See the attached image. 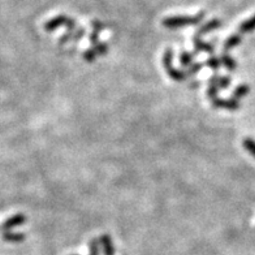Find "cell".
I'll return each instance as SVG.
<instances>
[{
    "mask_svg": "<svg viewBox=\"0 0 255 255\" xmlns=\"http://www.w3.org/2000/svg\"><path fill=\"white\" fill-rule=\"evenodd\" d=\"M205 12H199L195 16H173L167 17L163 20V26L167 29H180V27H188L193 25H199L201 21L205 18Z\"/></svg>",
    "mask_w": 255,
    "mask_h": 255,
    "instance_id": "6da1fadb",
    "label": "cell"
},
{
    "mask_svg": "<svg viewBox=\"0 0 255 255\" xmlns=\"http://www.w3.org/2000/svg\"><path fill=\"white\" fill-rule=\"evenodd\" d=\"M163 65H164V69L167 72V74L173 81H177V82H182L188 78V74L185 73L184 71H180V69H176L173 67V51L172 48H167L163 55Z\"/></svg>",
    "mask_w": 255,
    "mask_h": 255,
    "instance_id": "7a4b0ae2",
    "label": "cell"
},
{
    "mask_svg": "<svg viewBox=\"0 0 255 255\" xmlns=\"http://www.w3.org/2000/svg\"><path fill=\"white\" fill-rule=\"evenodd\" d=\"M61 26H65L69 31H73L74 27H76V22H74V20L69 18V17L60 14V16H56L54 18H51L50 21H47L44 24L43 29L46 31H54Z\"/></svg>",
    "mask_w": 255,
    "mask_h": 255,
    "instance_id": "3957f363",
    "label": "cell"
},
{
    "mask_svg": "<svg viewBox=\"0 0 255 255\" xmlns=\"http://www.w3.org/2000/svg\"><path fill=\"white\" fill-rule=\"evenodd\" d=\"M212 106H215L216 108H224V110H228V111H236L240 108L239 101H235V99H223V98H214L211 99Z\"/></svg>",
    "mask_w": 255,
    "mask_h": 255,
    "instance_id": "277c9868",
    "label": "cell"
},
{
    "mask_svg": "<svg viewBox=\"0 0 255 255\" xmlns=\"http://www.w3.org/2000/svg\"><path fill=\"white\" fill-rule=\"evenodd\" d=\"M220 26H222V21L218 20V18H214V20L208 21V22H206V24L201 25V26L198 27V30L195 31L194 37L202 38L205 34L211 33V31L216 30V29H219Z\"/></svg>",
    "mask_w": 255,
    "mask_h": 255,
    "instance_id": "5b68a950",
    "label": "cell"
},
{
    "mask_svg": "<svg viewBox=\"0 0 255 255\" xmlns=\"http://www.w3.org/2000/svg\"><path fill=\"white\" fill-rule=\"evenodd\" d=\"M27 220L26 216L24 214H17V215L10 216L9 219H7L5 222H3L1 227H3L4 231H10V229L16 228V227H20V225L24 224Z\"/></svg>",
    "mask_w": 255,
    "mask_h": 255,
    "instance_id": "8992f818",
    "label": "cell"
},
{
    "mask_svg": "<svg viewBox=\"0 0 255 255\" xmlns=\"http://www.w3.org/2000/svg\"><path fill=\"white\" fill-rule=\"evenodd\" d=\"M193 43H194L195 47V54H198V52H208V54H214L215 52V46L214 43H207V42H203L201 38L194 37L193 38Z\"/></svg>",
    "mask_w": 255,
    "mask_h": 255,
    "instance_id": "52a82bcc",
    "label": "cell"
},
{
    "mask_svg": "<svg viewBox=\"0 0 255 255\" xmlns=\"http://www.w3.org/2000/svg\"><path fill=\"white\" fill-rule=\"evenodd\" d=\"M99 242H101V246L103 249L104 255H115V248L114 244H112V239L110 235H102L99 237Z\"/></svg>",
    "mask_w": 255,
    "mask_h": 255,
    "instance_id": "ba28073f",
    "label": "cell"
},
{
    "mask_svg": "<svg viewBox=\"0 0 255 255\" xmlns=\"http://www.w3.org/2000/svg\"><path fill=\"white\" fill-rule=\"evenodd\" d=\"M242 40V37L241 34H232L231 37L227 38V40L224 42V46H223V51L224 52H227V51L232 50V48L237 47L240 43H241Z\"/></svg>",
    "mask_w": 255,
    "mask_h": 255,
    "instance_id": "9c48e42d",
    "label": "cell"
},
{
    "mask_svg": "<svg viewBox=\"0 0 255 255\" xmlns=\"http://www.w3.org/2000/svg\"><path fill=\"white\" fill-rule=\"evenodd\" d=\"M26 239V236L21 232H12V231H5L3 233V240L8 242H21Z\"/></svg>",
    "mask_w": 255,
    "mask_h": 255,
    "instance_id": "30bf717a",
    "label": "cell"
},
{
    "mask_svg": "<svg viewBox=\"0 0 255 255\" xmlns=\"http://www.w3.org/2000/svg\"><path fill=\"white\" fill-rule=\"evenodd\" d=\"M249 91H250V88H249V85H246V84L239 85V86H237V88H236L235 90L232 91L231 98H232V99H235V101H240L241 98L246 97V95L249 94Z\"/></svg>",
    "mask_w": 255,
    "mask_h": 255,
    "instance_id": "8fae6325",
    "label": "cell"
},
{
    "mask_svg": "<svg viewBox=\"0 0 255 255\" xmlns=\"http://www.w3.org/2000/svg\"><path fill=\"white\" fill-rule=\"evenodd\" d=\"M220 60H222L223 65H224V67L227 68L229 72L236 71V68H237V63H236V60L231 56V55H228L227 52H222V55H220Z\"/></svg>",
    "mask_w": 255,
    "mask_h": 255,
    "instance_id": "7c38bea8",
    "label": "cell"
},
{
    "mask_svg": "<svg viewBox=\"0 0 255 255\" xmlns=\"http://www.w3.org/2000/svg\"><path fill=\"white\" fill-rule=\"evenodd\" d=\"M253 30H255V14L253 17H250L249 20L244 21L239 26V34H246Z\"/></svg>",
    "mask_w": 255,
    "mask_h": 255,
    "instance_id": "4fadbf2b",
    "label": "cell"
},
{
    "mask_svg": "<svg viewBox=\"0 0 255 255\" xmlns=\"http://www.w3.org/2000/svg\"><path fill=\"white\" fill-rule=\"evenodd\" d=\"M195 52H188V51H182L181 54H180V57H178V60H180V64H181L182 67L189 68L193 64V60H194Z\"/></svg>",
    "mask_w": 255,
    "mask_h": 255,
    "instance_id": "5bb4252c",
    "label": "cell"
},
{
    "mask_svg": "<svg viewBox=\"0 0 255 255\" xmlns=\"http://www.w3.org/2000/svg\"><path fill=\"white\" fill-rule=\"evenodd\" d=\"M220 64H222V60H220V57H216V56H210L207 59V61L205 63V65H207L210 69L212 71H218L219 68H220Z\"/></svg>",
    "mask_w": 255,
    "mask_h": 255,
    "instance_id": "9a60e30c",
    "label": "cell"
},
{
    "mask_svg": "<svg viewBox=\"0 0 255 255\" xmlns=\"http://www.w3.org/2000/svg\"><path fill=\"white\" fill-rule=\"evenodd\" d=\"M242 146L246 148V151L255 158V141L252 138H245L242 142Z\"/></svg>",
    "mask_w": 255,
    "mask_h": 255,
    "instance_id": "2e32d148",
    "label": "cell"
},
{
    "mask_svg": "<svg viewBox=\"0 0 255 255\" xmlns=\"http://www.w3.org/2000/svg\"><path fill=\"white\" fill-rule=\"evenodd\" d=\"M90 255H101V242L98 239H93L89 244Z\"/></svg>",
    "mask_w": 255,
    "mask_h": 255,
    "instance_id": "e0dca14e",
    "label": "cell"
},
{
    "mask_svg": "<svg viewBox=\"0 0 255 255\" xmlns=\"http://www.w3.org/2000/svg\"><path fill=\"white\" fill-rule=\"evenodd\" d=\"M205 67V64L202 63H193L190 65V67L188 68V71L185 72V73L188 74V77H190V76H194V74L198 73L199 71H201L202 68Z\"/></svg>",
    "mask_w": 255,
    "mask_h": 255,
    "instance_id": "ac0fdd59",
    "label": "cell"
},
{
    "mask_svg": "<svg viewBox=\"0 0 255 255\" xmlns=\"http://www.w3.org/2000/svg\"><path fill=\"white\" fill-rule=\"evenodd\" d=\"M97 56H98V54H97V52H95L94 48H89V50H86L84 52V54H82V57H84V60L88 61V63H93V61H94L95 59H97Z\"/></svg>",
    "mask_w": 255,
    "mask_h": 255,
    "instance_id": "d6986e66",
    "label": "cell"
},
{
    "mask_svg": "<svg viewBox=\"0 0 255 255\" xmlns=\"http://www.w3.org/2000/svg\"><path fill=\"white\" fill-rule=\"evenodd\" d=\"M229 84H231V77H228V76H220V80H219L218 84L219 90H227Z\"/></svg>",
    "mask_w": 255,
    "mask_h": 255,
    "instance_id": "ffe728a7",
    "label": "cell"
},
{
    "mask_svg": "<svg viewBox=\"0 0 255 255\" xmlns=\"http://www.w3.org/2000/svg\"><path fill=\"white\" fill-rule=\"evenodd\" d=\"M93 48H94L98 55H104L108 52V46L106 43H102V42H98L97 44H94Z\"/></svg>",
    "mask_w": 255,
    "mask_h": 255,
    "instance_id": "44dd1931",
    "label": "cell"
},
{
    "mask_svg": "<svg viewBox=\"0 0 255 255\" xmlns=\"http://www.w3.org/2000/svg\"><path fill=\"white\" fill-rule=\"evenodd\" d=\"M218 93H219V88L216 86V85H208L207 95L210 99H214V98L218 97Z\"/></svg>",
    "mask_w": 255,
    "mask_h": 255,
    "instance_id": "7402d4cb",
    "label": "cell"
},
{
    "mask_svg": "<svg viewBox=\"0 0 255 255\" xmlns=\"http://www.w3.org/2000/svg\"><path fill=\"white\" fill-rule=\"evenodd\" d=\"M89 39H90V43L93 44V46L97 44L98 42H99V33H98V31H93V33L90 34V38H89Z\"/></svg>",
    "mask_w": 255,
    "mask_h": 255,
    "instance_id": "603a6c76",
    "label": "cell"
},
{
    "mask_svg": "<svg viewBox=\"0 0 255 255\" xmlns=\"http://www.w3.org/2000/svg\"><path fill=\"white\" fill-rule=\"evenodd\" d=\"M219 80H220V76H219V74H214V76L210 78V81H208V85H216V86H218Z\"/></svg>",
    "mask_w": 255,
    "mask_h": 255,
    "instance_id": "cb8c5ba5",
    "label": "cell"
},
{
    "mask_svg": "<svg viewBox=\"0 0 255 255\" xmlns=\"http://www.w3.org/2000/svg\"><path fill=\"white\" fill-rule=\"evenodd\" d=\"M91 26H93V29H94V31H98V33H101L102 30H103V25L101 24V22H93V25H91Z\"/></svg>",
    "mask_w": 255,
    "mask_h": 255,
    "instance_id": "d4e9b609",
    "label": "cell"
},
{
    "mask_svg": "<svg viewBox=\"0 0 255 255\" xmlns=\"http://www.w3.org/2000/svg\"><path fill=\"white\" fill-rule=\"evenodd\" d=\"M72 255H77V254H72Z\"/></svg>",
    "mask_w": 255,
    "mask_h": 255,
    "instance_id": "484cf974",
    "label": "cell"
}]
</instances>
